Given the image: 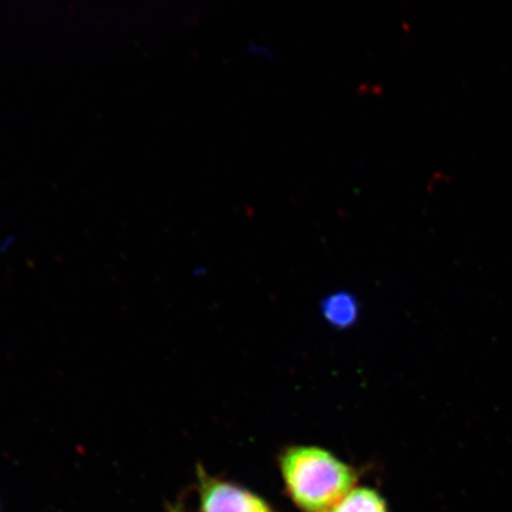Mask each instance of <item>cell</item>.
Returning <instances> with one entry per match:
<instances>
[{
  "label": "cell",
  "mask_w": 512,
  "mask_h": 512,
  "mask_svg": "<svg viewBox=\"0 0 512 512\" xmlns=\"http://www.w3.org/2000/svg\"><path fill=\"white\" fill-rule=\"evenodd\" d=\"M279 467L288 496L303 512H328L357 483L356 471L322 447H288Z\"/></svg>",
  "instance_id": "cell-1"
},
{
  "label": "cell",
  "mask_w": 512,
  "mask_h": 512,
  "mask_svg": "<svg viewBox=\"0 0 512 512\" xmlns=\"http://www.w3.org/2000/svg\"><path fill=\"white\" fill-rule=\"evenodd\" d=\"M201 512H274L264 498L240 485L208 475L201 465L196 470Z\"/></svg>",
  "instance_id": "cell-2"
},
{
  "label": "cell",
  "mask_w": 512,
  "mask_h": 512,
  "mask_svg": "<svg viewBox=\"0 0 512 512\" xmlns=\"http://www.w3.org/2000/svg\"><path fill=\"white\" fill-rule=\"evenodd\" d=\"M328 512H389V509L379 492L366 486H355Z\"/></svg>",
  "instance_id": "cell-3"
},
{
  "label": "cell",
  "mask_w": 512,
  "mask_h": 512,
  "mask_svg": "<svg viewBox=\"0 0 512 512\" xmlns=\"http://www.w3.org/2000/svg\"><path fill=\"white\" fill-rule=\"evenodd\" d=\"M325 313L332 323L339 325L350 323L356 315V305L348 296L331 297L325 304Z\"/></svg>",
  "instance_id": "cell-4"
},
{
  "label": "cell",
  "mask_w": 512,
  "mask_h": 512,
  "mask_svg": "<svg viewBox=\"0 0 512 512\" xmlns=\"http://www.w3.org/2000/svg\"><path fill=\"white\" fill-rule=\"evenodd\" d=\"M166 512H188L183 507V504L176 503V504H169L168 509H166Z\"/></svg>",
  "instance_id": "cell-5"
}]
</instances>
